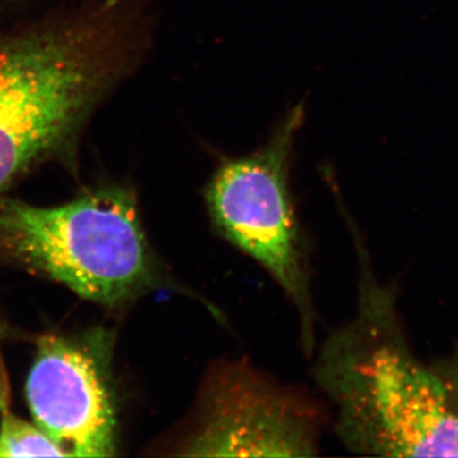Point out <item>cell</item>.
I'll list each match as a JSON object with an SVG mask.
<instances>
[{"mask_svg":"<svg viewBox=\"0 0 458 458\" xmlns=\"http://www.w3.org/2000/svg\"><path fill=\"white\" fill-rule=\"evenodd\" d=\"M0 406V457H66L44 430L12 414L4 403Z\"/></svg>","mask_w":458,"mask_h":458,"instance_id":"52a82bcc","label":"cell"},{"mask_svg":"<svg viewBox=\"0 0 458 458\" xmlns=\"http://www.w3.org/2000/svg\"><path fill=\"white\" fill-rule=\"evenodd\" d=\"M319 415L311 401L245 361L214 367L204 379L180 456H315Z\"/></svg>","mask_w":458,"mask_h":458,"instance_id":"5b68a950","label":"cell"},{"mask_svg":"<svg viewBox=\"0 0 458 458\" xmlns=\"http://www.w3.org/2000/svg\"><path fill=\"white\" fill-rule=\"evenodd\" d=\"M123 0L0 33V198L33 168L72 152L131 62Z\"/></svg>","mask_w":458,"mask_h":458,"instance_id":"6da1fadb","label":"cell"},{"mask_svg":"<svg viewBox=\"0 0 458 458\" xmlns=\"http://www.w3.org/2000/svg\"><path fill=\"white\" fill-rule=\"evenodd\" d=\"M315 379L346 447L382 457H458V412L410 351L393 294L363 267L355 318L325 344Z\"/></svg>","mask_w":458,"mask_h":458,"instance_id":"7a4b0ae2","label":"cell"},{"mask_svg":"<svg viewBox=\"0 0 458 458\" xmlns=\"http://www.w3.org/2000/svg\"><path fill=\"white\" fill-rule=\"evenodd\" d=\"M0 260L111 309L177 289L148 241L134 192L120 185L53 208L0 198Z\"/></svg>","mask_w":458,"mask_h":458,"instance_id":"3957f363","label":"cell"},{"mask_svg":"<svg viewBox=\"0 0 458 458\" xmlns=\"http://www.w3.org/2000/svg\"><path fill=\"white\" fill-rule=\"evenodd\" d=\"M433 369L441 376L452 405L458 412V351L450 360L442 361L439 367H433Z\"/></svg>","mask_w":458,"mask_h":458,"instance_id":"ba28073f","label":"cell"},{"mask_svg":"<svg viewBox=\"0 0 458 458\" xmlns=\"http://www.w3.org/2000/svg\"><path fill=\"white\" fill-rule=\"evenodd\" d=\"M303 120L302 106L294 107L265 146L223 162L205 189V201L223 237L267 269L294 304L304 351L311 354L316 315L302 236L289 191V165Z\"/></svg>","mask_w":458,"mask_h":458,"instance_id":"277c9868","label":"cell"},{"mask_svg":"<svg viewBox=\"0 0 458 458\" xmlns=\"http://www.w3.org/2000/svg\"><path fill=\"white\" fill-rule=\"evenodd\" d=\"M36 426L66 457L116 454V412L104 363L63 337H44L26 384Z\"/></svg>","mask_w":458,"mask_h":458,"instance_id":"8992f818","label":"cell"}]
</instances>
